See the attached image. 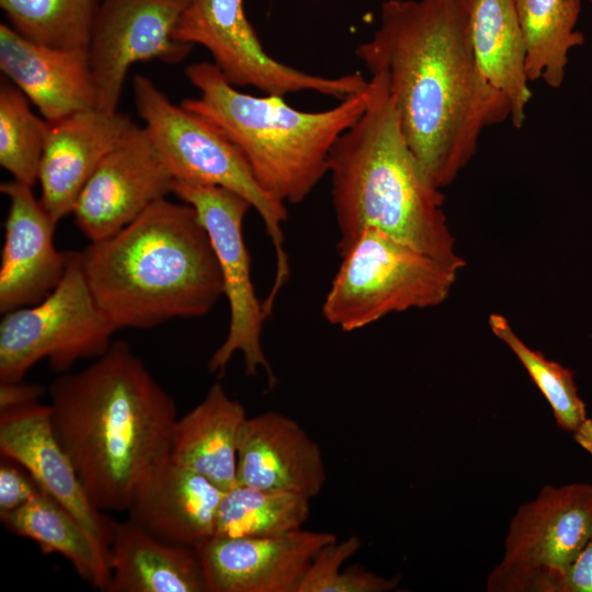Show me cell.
Segmentation results:
<instances>
[{
	"label": "cell",
	"instance_id": "obj_25",
	"mask_svg": "<svg viewBox=\"0 0 592 592\" xmlns=\"http://www.w3.org/2000/svg\"><path fill=\"white\" fill-rule=\"evenodd\" d=\"M526 45V71L530 81L543 80L548 87H561L569 53L584 44L576 30L581 0H514Z\"/></svg>",
	"mask_w": 592,
	"mask_h": 592
},
{
	"label": "cell",
	"instance_id": "obj_3",
	"mask_svg": "<svg viewBox=\"0 0 592 592\" xmlns=\"http://www.w3.org/2000/svg\"><path fill=\"white\" fill-rule=\"evenodd\" d=\"M94 300L114 329L207 315L223 296L208 234L189 204L162 198L80 251Z\"/></svg>",
	"mask_w": 592,
	"mask_h": 592
},
{
	"label": "cell",
	"instance_id": "obj_32",
	"mask_svg": "<svg viewBox=\"0 0 592 592\" xmlns=\"http://www.w3.org/2000/svg\"><path fill=\"white\" fill-rule=\"evenodd\" d=\"M547 592H592V535L576 559L551 577Z\"/></svg>",
	"mask_w": 592,
	"mask_h": 592
},
{
	"label": "cell",
	"instance_id": "obj_17",
	"mask_svg": "<svg viewBox=\"0 0 592 592\" xmlns=\"http://www.w3.org/2000/svg\"><path fill=\"white\" fill-rule=\"evenodd\" d=\"M48 123L37 181L39 200L58 223L72 214L82 189L105 156L138 125L118 111L96 107Z\"/></svg>",
	"mask_w": 592,
	"mask_h": 592
},
{
	"label": "cell",
	"instance_id": "obj_14",
	"mask_svg": "<svg viewBox=\"0 0 592 592\" xmlns=\"http://www.w3.org/2000/svg\"><path fill=\"white\" fill-rule=\"evenodd\" d=\"M333 533L297 528L266 537L213 536L195 547L207 592H298L311 560Z\"/></svg>",
	"mask_w": 592,
	"mask_h": 592
},
{
	"label": "cell",
	"instance_id": "obj_30",
	"mask_svg": "<svg viewBox=\"0 0 592 592\" xmlns=\"http://www.w3.org/2000/svg\"><path fill=\"white\" fill-rule=\"evenodd\" d=\"M361 547L353 535L342 542L322 547L311 560L298 588V592H388L400 583V574L391 578L377 576L360 566L344 571L341 567Z\"/></svg>",
	"mask_w": 592,
	"mask_h": 592
},
{
	"label": "cell",
	"instance_id": "obj_2",
	"mask_svg": "<svg viewBox=\"0 0 592 592\" xmlns=\"http://www.w3.org/2000/svg\"><path fill=\"white\" fill-rule=\"evenodd\" d=\"M55 434L100 511H127L145 474L169 455L177 408L130 345L117 340L48 387Z\"/></svg>",
	"mask_w": 592,
	"mask_h": 592
},
{
	"label": "cell",
	"instance_id": "obj_24",
	"mask_svg": "<svg viewBox=\"0 0 592 592\" xmlns=\"http://www.w3.org/2000/svg\"><path fill=\"white\" fill-rule=\"evenodd\" d=\"M2 524L13 534L32 539L41 550L66 558L93 588L104 591L110 568L83 525L43 490L25 504L0 512Z\"/></svg>",
	"mask_w": 592,
	"mask_h": 592
},
{
	"label": "cell",
	"instance_id": "obj_15",
	"mask_svg": "<svg viewBox=\"0 0 592 592\" xmlns=\"http://www.w3.org/2000/svg\"><path fill=\"white\" fill-rule=\"evenodd\" d=\"M0 452L26 469L44 492L83 525L109 562L114 521L90 500L55 434L49 403L36 401L0 411Z\"/></svg>",
	"mask_w": 592,
	"mask_h": 592
},
{
	"label": "cell",
	"instance_id": "obj_8",
	"mask_svg": "<svg viewBox=\"0 0 592 592\" xmlns=\"http://www.w3.org/2000/svg\"><path fill=\"white\" fill-rule=\"evenodd\" d=\"M116 332L94 300L80 252L68 251L60 283L43 300L3 314L0 322V382L22 380L39 361L68 372L78 361L96 358Z\"/></svg>",
	"mask_w": 592,
	"mask_h": 592
},
{
	"label": "cell",
	"instance_id": "obj_19",
	"mask_svg": "<svg viewBox=\"0 0 592 592\" xmlns=\"http://www.w3.org/2000/svg\"><path fill=\"white\" fill-rule=\"evenodd\" d=\"M237 480L311 499L327 480L321 448L295 420L280 412L247 418L238 442Z\"/></svg>",
	"mask_w": 592,
	"mask_h": 592
},
{
	"label": "cell",
	"instance_id": "obj_26",
	"mask_svg": "<svg viewBox=\"0 0 592 592\" xmlns=\"http://www.w3.org/2000/svg\"><path fill=\"white\" fill-rule=\"evenodd\" d=\"M309 500L237 483L223 494L214 536L266 537L300 528L309 516Z\"/></svg>",
	"mask_w": 592,
	"mask_h": 592
},
{
	"label": "cell",
	"instance_id": "obj_28",
	"mask_svg": "<svg viewBox=\"0 0 592 592\" xmlns=\"http://www.w3.org/2000/svg\"><path fill=\"white\" fill-rule=\"evenodd\" d=\"M49 123L36 116L30 100L13 83L0 86V164L14 180L33 185L38 170Z\"/></svg>",
	"mask_w": 592,
	"mask_h": 592
},
{
	"label": "cell",
	"instance_id": "obj_9",
	"mask_svg": "<svg viewBox=\"0 0 592 592\" xmlns=\"http://www.w3.org/2000/svg\"><path fill=\"white\" fill-rule=\"evenodd\" d=\"M172 37L207 49L213 64L235 87H253L282 96L314 91L340 101L368 87L361 72L319 76L270 56L246 15L243 0H186Z\"/></svg>",
	"mask_w": 592,
	"mask_h": 592
},
{
	"label": "cell",
	"instance_id": "obj_35",
	"mask_svg": "<svg viewBox=\"0 0 592 592\" xmlns=\"http://www.w3.org/2000/svg\"><path fill=\"white\" fill-rule=\"evenodd\" d=\"M587 1H589L591 3V5H592V0H587Z\"/></svg>",
	"mask_w": 592,
	"mask_h": 592
},
{
	"label": "cell",
	"instance_id": "obj_1",
	"mask_svg": "<svg viewBox=\"0 0 592 592\" xmlns=\"http://www.w3.org/2000/svg\"><path fill=\"white\" fill-rule=\"evenodd\" d=\"M473 1H385L374 35L355 49L371 73H385L403 136L439 189L473 159L486 128L510 119L476 60Z\"/></svg>",
	"mask_w": 592,
	"mask_h": 592
},
{
	"label": "cell",
	"instance_id": "obj_7",
	"mask_svg": "<svg viewBox=\"0 0 592 592\" xmlns=\"http://www.w3.org/2000/svg\"><path fill=\"white\" fill-rule=\"evenodd\" d=\"M322 304L323 318L344 331L412 308L442 304L463 265L445 262L375 229L342 253Z\"/></svg>",
	"mask_w": 592,
	"mask_h": 592
},
{
	"label": "cell",
	"instance_id": "obj_21",
	"mask_svg": "<svg viewBox=\"0 0 592 592\" xmlns=\"http://www.w3.org/2000/svg\"><path fill=\"white\" fill-rule=\"evenodd\" d=\"M105 592H207L196 550L163 542L132 520L114 521Z\"/></svg>",
	"mask_w": 592,
	"mask_h": 592
},
{
	"label": "cell",
	"instance_id": "obj_6",
	"mask_svg": "<svg viewBox=\"0 0 592 592\" xmlns=\"http://www.w3.org/2000/svg\"><path fill=\"white\" fill-rule=\"evenodd\" d=\"M133 94L136 111L175 181L228 189L258 212L276 254V275L266 297L274 303L289 273L282 230L286 205L261 187L230 140L204 118L172 103L149 78L136 75Z\"/></svg>",
	"mask_w": 592,
	"mask_h": 592
},
{
	"label": "cell",
	"instance_id": "obj_13",
	"mask_svg": "<svg viewBox=\"0 0 592 592\" xmlns=\"http://www.w3.org/2000/svg\"><path fill=\"white\" fill-rule=\"evenodd\" d=\"M174 181L147 128L137 126L82 189L72 210L76 226L90 242L105 239L173 193Z\"/></svg>",
	"mask_w": 592,
	"mask_h": 592
},
{
	"label": "cell",
	"instance_id": "obj_31",
	"mask_svg": "<svg viewBox=\"0 0 592 592\" xmlns=\"http://www.w3.org/2000/svg\"><path fill=\"white\" fill-rule=\"evenodd\" d=\"M42 491L31 474L18 463L3 457L0 463V512L12 511Z\"/></svg>",
	"mask_w": 592,
	"mask_h": 592
},
{
	"label": "cell",
	"instance_id": "obj_10",
	"mask_svg": "<svg viewBox=\"0 0 592 592\" xmlns=\"http://www.w3.org/2000/svg\"><path fill=\"white\" fill-rule=\"evenodd\" d=\"M592 535V483L547 485L512 517L501 562L490 572L491 592H546Z\"/></svg>",
	"mask_w": 592,
	"mask_h": 592
},
{
	"label": "cell",
	"instance_id": "obj_23",
	"mask_svg": "<svg viewBox=\"0 0 592 592\" xmlns=\"http://www.w3.org/2000/svg\"><path fill=\"white\" fill-rule=\"evenodd\" d=\"M470 36L478 67L510 104V119L521 128L532 98L526 45L514 0H474Z\"/></svg>",
	"mask_w": 592,
	"mask_h": 592
},
{
	"label": "cell",
	"instance_id": "obj_18",
	"mask_svg": "<svg viewBox=\"0 0 592 592\" xmlns=\"http://www.w3.org/2000/svg\"><path fill=\"white\" fill-rule=\"evenodd\" d=\"M224 492L168 455L134 489L128 519L163 542L195 549L215 535Z\"/></svg>",
	"mask_w": 592,
	"mask_h": 592
},
{
	"label": "cell",
	"instance_id": "obj_5",
	"mask_svg": "<svg viewBox=\"0 0 592 592\" xmlns=\"http://www.w3.org/2000/svg\"><path fill=\"white\" fill-rule=\"evenodd\" d=\"M185 76L200 95L184 99L181 105L230 140L261 187L285 205L303 202L328 173L335 143L369 100L368 82L365 90L334 107L306 112L278 94L257 96L239 91L213 62L191 64Z\"/></svg>",
	"mask_w": 592,
	"mask_h": 592
},
{
	"label": "cell",
	"instance_id": "obj_12",
	"mask_svg": "<svg viewBox=\"0 0 592 592\" xmlns=\"http://www.w3.org/2000/svg\"><path fill=\"white\" fill-rule=\"evenodd\" d=\"M186 0H102L88 46L96 109L115 112L133 64L158 59L182 61L193 45L173 39Z\"/></svg>",
	"mask_w": 592,
	"mask_h": 592
},
{
	"label": "cell",
	"instance_id": "obj_27",
	"mask_svg": "<svg viewBox=\"0 0 592 592\" xmlns=\"http://www.w3.org/2000/svg\"><path fill=\"white\" fill-rule=\"evenodd\" d=\"M9 25L49 47L88 49L96 0H0Z\"/></svg>",
	"mask_w": 592,
	"mask_h": 592
},
{
	"label": "cell",
	"instance_id": "obj_22",
	"mask_svg": "<svg viewBox=\"0 0 592 592\" xmlns=\"http://www.w3.org/2000/svg\"><path fill=\"white\" fill-rule=\"evenodd\" d=\"M246 420L244 407L215 383L198 405L177 419L169 456L226 491L238 483V442Z\"/></svg>",
	"mask_w": 592,
	"mask_h": 592
},
{
	"label": "cell",
	"instance_id": "obj_11",
	"mask_svg": "<svg viewBox=\"0 0 592 592\" xmlns=\"http://www.w3.org/2000/svg\"><path fill=\"white\" fill-rule=\"evenodd\" d=\"M173 193L196 210L205 227L220 269L223 295L229 304L228 333L210 356L208 371L223 374L239 352L246 374L253 376L262 367L272 385L274 376L261 342L266 315L255 295L243 237V219L250 203L228 189L185 181H174Z\"/></svg>",
	"mask_w": 592,
	"mask_h": 592
},
{
	"label": "cell",
	"instance_id": "obj_20",
	"mask_svg": "<svg viewBox=\"0 0 592 592\" xmlns=\"http://www.w3.org/2000/svg\"><path fill=\"white\" fill-rule=\"evenodd\" d=\"M0 69L48 122L96 107L88 49L37 44L1 23Z\"/></svg>",
	"mask_w": 592,
	"mask_h": 592
},
{
	"label": "cell",
	"instance_id": "obj_4",
	"mask_svg": "<svg viewBox=\"0 0 592 592\" xmlns=\"http://www.w3.org/2000/svg\"><path fill=\"white\" fill-rule=\"evenodd\" d=\"M328 172L340 254L364 230L375 229L465 265L442 209L445 196L408 145L383 71L371 73L367 106L335 143Z\"/></svg>",
	"mask_w": 592,
	"mask_h": 592
},
{
	"label": "cell",
	"instance_id": "obj_29",
	"mask_svg": "<svg viewBox=\"0 0 592 592\" xmlns=\"http://www.w3.org/2000/svg\"><path fill=\"white\" fill-rule=\"evenodd\" d=\"M489 326L493 334L505 343L522 363L549 403L558 426L574 433L588 415L573 372L558 362L548 360L540 351L531 349L519 338L502 315L491 314Z\"/></svg>",
	"mask_w": 592,
	"mask_h": 592
},
{
	"label": "cell",
	"instance_id": "obj_16",
	"mask_svg": "<svg viewBox=\"0 0 592 592\" xmlns=\"http://www.w3.org/2000/svg\"><path fill=\"white\" fill-rule=\"evenodd\" d=\"M9 198L0 265V312L35 305L60 283L68 252L54 243L57 221L32 191L11 180L0 184Z\"/></svg>",
	"mask_w": 592,
	"mask_h": 592
},
{
	"label": "cell",
	"instance_id": "obj_33",
	"mask_svg": "<svg viewBox=\"0 0 592 592\" xmlns=\"http://www.w3.org/2000/svg\"><path fill=\"white\" fill-rule=\"evenodd\" d=\"M45 387L35 383L0 382V411L38 401Z\"/></svg>",
	"mask_w": 592,
	"mask_h": 592
},
{
	"label": "cell",
	"instance_id": "obj_34",
	"mask_svg": "<svg viewBox=\"0 0 592 592\" xmlns=\"http://www.w3.org/2000/svg\"><path fill=\"white\" fill-rule=\"evenodd\" d=\"M574 441L585 451L592 458V418H587L578 430L572 433Z\"/></svg>",
	"mask_w": 592,
	"mask_h": 592
}]
</instances>
